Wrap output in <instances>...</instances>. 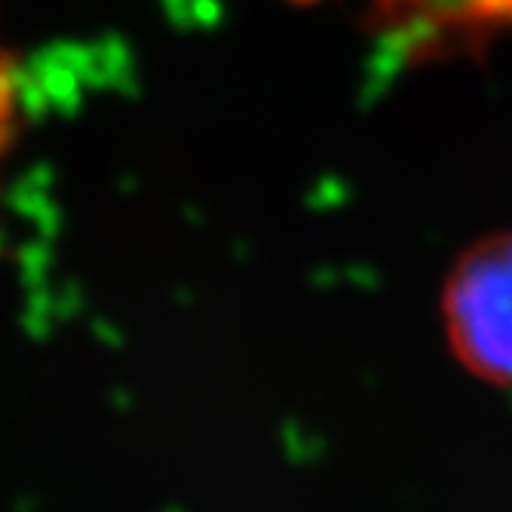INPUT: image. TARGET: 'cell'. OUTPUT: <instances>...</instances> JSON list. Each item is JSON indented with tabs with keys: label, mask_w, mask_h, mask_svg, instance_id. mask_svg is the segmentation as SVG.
<instances>
[{
	"label": "cell",
	"mask_w": 512,
	"mask_h": 512,
	"mask_svg": "<svg viewBox=\"0 0 512 512\" xmlns=\"http://www.w3.org/2000/svg\"><path fill=\"white\" fill-rule=\"evenodd\" d=\"M439 313L454 359L479 381L512 390V230L479 237L454 258Z\"/></svg>",
	"instance_id": "6da1fadb"
},
{
	"label": "cell",
	"mask_w": 512,
	"mask_h": 512,
	"mask_svg": "<svg viewBox=\"0 0 512 512\" xmlns=\"http://www.w3.org/2000/svg\"><path fill=\"white\" fill-rule=\"evenodd\" d=\"M365 31L405 68L460 62L512 34V0H371Z\"/></svg>",
	"instance_id": "7a4b0ae2"
},
{
	"label": "cell",
	"mask_w": 512,
	"mask_h": 512,
	"mask_svg": "<svg viewBox=\"0 0 512 512\" xmlns=\"http://www.w3.org/2000/svg\"><path fill=\"white\" fill-rule=\"evenodd\" d=\"M7 114H10V80L0 74V132L7 129Z\"/></svg>",
	"instance_id": "3957f363"
},
{
	"label": "cell",
	"mask_w": 512,
	"mask_h": 512,
	"mask_svg": "<svg viewBox=\"0 0 512 512\" xmlns=\"http://www.w3.org/2000/svg\"><path fill=\"white\" fill-rule=\"evenodd\" d=\"M289 4H301V7H307V4H316V0H289Z\"/></svg>",
	"instance_id": "277c9868"
}]
</instances>
